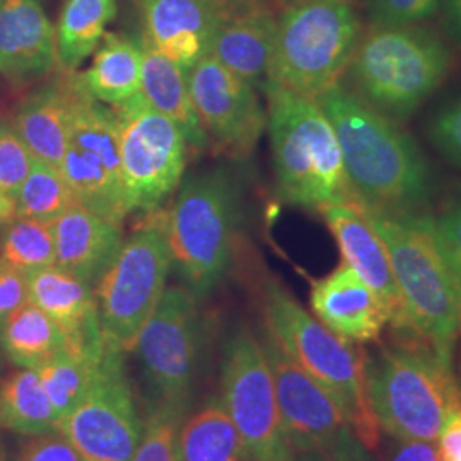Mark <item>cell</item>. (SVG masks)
Masks as SVG:
<instances>
[{"instance_id":"30","label":"cell","mask_w":461,"mask_h":461,"mask_svg":"<svg viewBox=\"0 0 461 461\" xmlns=\"http://www.w3.org/2000/svg\"><path fill=\"white\" fill-rule=\"evenodd\" d=\"M59 426V417L36 369H17L0 378V430L33 436Z\"/></svg>"},{"instance_id":"37","label":"cell","mask_w":461,"mask_h":461,"mask_svg":"<svg viewBox=\"0 0 461 461\" xmlns=\"http://www.w3.org/2000/svg\"><path fill=\"white\" fill-rule=\"evenodd\" d=\"M429 140L447 163L461 167V95L441 106L429 123Z\"/></svg>"},{"instance_id":"16","label":"cell","mask_w":461,"mask_h":461,"mask_svg":"<svg viewBox=\"0 0 461 461\" xmlns=\"http://www.w3.org/2000/svg\"><path fill=\"white\" fill-rule=\"evenodd\" d=\"M272 371L280 419L291 449L327 456L339 434L348 428L329 392L294 363L265 331L260 340Z\"/></svg>"},{"instance_id":"31","label":"cell","mask_w":461,"mask_h":461,"mask_svg":"<svg viewBox=\"0 0 461 461\" xmlns=\"http://www.w3.org/2000/svg\"><path fill=\"white\" fill-rule=\"evenodd\" d=\"M74 203H77V200L62 173L33 158L32 169L17 197L16 217L51 224Z\"/></svg>"},{"instance_id":"26","label":"cell","mask_w":461,"mask_h":461,"mask_svg":"<svg viewBox=\"0 0 461 461\" xmlns=\"http://www.w3.org/2000/svg\"><path fill=\"white\" fill-rule=\"evenodd\" d=\"M84 89L93 99L113 106L140 93L142 45L123 34L103 36L91 67L79 74Z\"/></svg>"},{"instance_id":"2","label":"cell","mask_w":461,"mask_h":461,"mask_svg":"<svg viewBox=\"0 0 461 461\" xmlns=\"http://www.w3.org/2000/svg\"><path fill=\"white\" fill-rule=\"evenodd\" d=\"M388 330V339L363 347L369 405L390 438L438 441L461 409L453 356L412 325Z\"/></svg>"},{"instance_id":"38","label":"cell","mask_w":461,"mask_h":461,"mask_svg":"<svg viewBox=\"0 0 461 461\" xmlns=\"http://www.w3.org/2000/svg\"><path fill=\"white\" fill-rule=\"evenodd\" d=\"M14 461H84L60 429L24 436Z\"/></svg>"},{"instance_id":"35","label":"cell","mask_w":461,"mask_h":461,"mask_svg":"<svg viewBox=\"0 0 461 461\" xmlns=\"http://www.w3.org/2000/svg\"><path fill=\"white\" fill-rule=\"evenodd\" d=\"M33 165V154L14 125H0V226L16 219L17 197Z\"/></svg>"},{"instance_id":"5","label":"cell","mask_w":461,"mask_h":461,"mask_svg":"<svg viewBox=\"0 0 461 461\" xmlns=\"http://www.w3.org/2000/svg\"><path fill=\"white\" fill-rule=\"evenodd\" d=\"M451 51L428 28L371 26L347 67L350 91L379 115L405 122L449 77Z\"/></svg>"},{"instance_id":"44","label":"cell","mask_w":461,"mask_h":461,"mask_svg":"<svg viewBox=\"0 0 461 461\" xmlns=\"http://www.w3.org/2000/svg\"><path fill=\"white\" fill-rule=\"evenodd\" d=\"M446 24L461 43V0H443Z\"/></svg>"},{"instance_id":"43","label":"cell","mask_w":461,"mask_h":461,"mask_svg":"<svg viewBox=\"0 0 461 461\" xmlns=\"http://www.w3.org/2000/svg\"><path fill=\"white\" fill-rule=\"evenodd\" d=\"M439 441L445 461H461V409L446 422Z\"/></svg>"},{"instance_id":"49","label":"cell","mask_w":461,"mask_h":461,"mask_svg":"<svg viewBox=\"0 0 461 461\" xmlns=\"http://www.w3.org/2000/svg\"><path fill=\"white\" fill-rule=\"evenodd\" d=\"M2 363H4V361H2V350H0V373H2Z\"/></svg>"},{"instance_id":"46","label":"cell","mask_w":461,"mask_h":461,"mask_svg":"<svg viewBox=\"0 0 461 461\" xmlns=\"http://www.w3.org/2000/svg\"><path fill=\"white\" fill-rule=\"evenodd\" d=\"M279 5H284L285 9L287 7H293V5H301V4H310V2H323V0H276Z\"/></svg>"},{"instance_id":"24","label":"cell","mask_w":461,"mask_h":461,"mask_svg":"<svg viewBox=\"0 0 461 461\" xmlns=\"http://www.w3.org/2000/svg\"><path fill=\"white\" fill-rule=\"evenodd\" d=\"M55 238V265L91 284H98L103 274L123 245L122 226L74 203L51 222Z\"/></svg>"},{"instance_id":"11","label":"cell","mask_w":461,"mask_h":461,"mask_svg":"<svg viewBox=\"0 0 461 461\" xmlns=\"http://www.w3.org/2000/svg\"><path fill=\"white\" fill-rule=\"evenodd\" d=\"M221 402L253 461H289L272 371L262 342L247 327L230 333L221 363Z\"/></svg>"},{"instance_id":"13","label":"cell","mask_w":461,"mask_h":461,"mask_svg":"<svg viewBox=\"0 0 461 461\" xmlns=\"http://www.w3.org/2000/svg\"><path fill=\"white\" fill-rule=\"evenodd\" d=\"M123 356L106 347L89 393L57 426L84 461H129L142 436L144 420L125 375Z\"/></svg>"},{"instance_id":"19","label":"cell","mask_w":461,"mask_h":461,"mask_svg":"<svg viewBox=\"0 0 461 461\" xmlns=\"http://www.w3.org/2000/svg\"><path fill=\"white\" fill-rule=\"evenodd\" d=\"M321 212L342 253V262L348 265L381 301L388 314L386 327L398 329L411 325L386 248L363 205L357 200H348L331 203L321 209Z\"/></svg>"},{"instance_id":"20","label":"cell","mask_w":461,"mask_h":461,"mask_svg":"<svg viewBox=\"0 0 461 461\" xmlns=\"http://www.w3.org/2000/svg\"><path fill=\"white\" fill-rule=\"evenodd\" d=\"M310 304L331 333L354 346L376 344L388 325L378 296L344 262L329 276L313 280Z\"/></svg>"},{"instance_id":"39","label":"cell","mask_w":461,"mask_h":461,"mask_svg":"<svg viewBox=\"0 0 461 461\" xmlns=\"http://www.w3.org/2000/svg\"><path fill=\"white\" fill-rule=\"evenodd\" d=\"M434 226L461 301V197L451 202L445 212L434 219Z\"/></svg>"},{"instance_id":"4","label":"cell","mask_w":461,"mask_h":461,"mask_svg":"<svg viewBox=\"0 0 461 461\" xmlns=\"http://www.w3.org/2000/svg\"><path fill=\"white\" fill-rule=\"evenodd\" d=\"M265 331L333 398L347 426L369 451L379 445V424L369 405L363 347L348 344L308 313L279 280L260 291Z\"/></svg>"},{"instance_id":"3","label":"cell","mask_w":461,"mask_h":461,"mask_svg":"<svg viewBox=\"0 0 461 461\" xmlns=\"http://www.w3.org/2000/svg\"><path fill=\"white\" fill-rule=\"evenodd\" d=\"M276 190L284 203L325 209L356 200L333 125L314 99L267 84Z\"/></svg>"},{"instance_id":"25","label":"cell","mask_w":461,"mask_h":461,"mask_svg":"<svg viewBox=\"0 0 461 461\" xmlns=\"http://www.w3.org/2000/svg\"><path fill=\"white\" fill-rule=\"evenodd\" d=\"M140 41V40H139ZM142 83L140 95L149 104L169 118L185 137L186 146L195 152L209 148V137L203 132L194 108L186 70L171 59L142 43Z\"/></svg>"},{"instance_id":"48","label":"cell","mask_w":461,"mask_h":461,"mask_svg":"<svg viewBox=\"0 0 461 461\" xmlns=\"http://www.w3.org/2000/svg\"><path fill=\"white\" fill-rule=\"evenodd\" d=\"M456 333H460L461 337V301H460V310H458V331ZM460 375H461V366H460Z\"/></svg>"},{"instance_id":"50","label":"cell","mask_w":461,"mask_h":461,"mask_svg":"<svg viewBox=\"0 0 461 461\" xmlns=\"http://www.w3.org/2000/svg\"><path fill=\"white\" fill-rule=\"evenodd\" d=\"M460 390H461V375H460Z\"/></svg>"},{"instance_id":"34","label":"cell","mask_w":461,"mask_h":461,"mask_svg":"<svg viewBox=\"0 0 461 461\" xmlns=\"http://www.w3.org/2000/svg\"><path fill=\"white\" fill-rule=\"evenodd\" d=\"M186 412L188 403L156 402L149 409L142 436L129 461H182L180 430Z\"/></svg>"},{"instance_id":"12","label":"cell","mask_w":461,"mask_h":461,"mask_svg":"<svg viewBox=\"0 0 461 461\" xmlns=\"http://www.w3.org/2000/svg\"><path fill=\"white\" fill-rule=\"evenodd\" d=\"M60 173L86 209L120 226L131 214L113 110L91 98L86 89L74 112Z\"/></svg>"},{"instance_id":"18","label":"cell","mask_w":461,"mask_h":461,"mask_svg":"<svg viewBox=\"0 0 461 461\" xmlns=\"http://www.w3.org/2000/svg\"><path fill=\"white\" fill-rule=\"evenodd\" d=\"M26 277L30 301L60 329L67 354L101 363L108 346L99 323L95 287L57 265L30 272Z\"/></svg>"},{"instance_id":"29","label":"cell","mask_w":461,"mask_h":461,"mask_svg":"<svg viewBox=\"0 0 461 461\" xmlns=\"http://www.w3.org/2000/svg\"><path fill=\"white\" fill-rule=\"evenodd\" d=\"M116 0H66L55 28L57 57L62 70L74 72L95 53L115 19Z\"/></svg>"},{"instance_id":"27","label":"cell","mask_w":461,"mask_h":461,"mask_svg":"<svg viewBox=\"0 0 461 461\" xmlns=\"http://www.w3.org/2000/svg\"><path fill=\"white\" fill-rule=\"evenodd\" d=\"M0 350L19 369H40L67 346L49 314L28 301L0 323Z\"/></svg>"},{"instance_id":"32","label":"cell","mask_w":461,"mask_h":461,"mask_svg":"<svg viewBox=\"0 0 461 461\" xmlns=\"http://www.w3.org/2000/svg\"><path fill=\"white\" fill-rule=\"evenodd\" d=\"M98 369L99 363L74 357L67 352L36 369L59 422L89 393Z\"/></svg>"},{"instance_id":"41","label":"cell","mask_w":461,"mask_h":461,"mask_svg":"<svg viewBox=\"0 0 461 461\" xmlns=\"http://www.w3.org/2000/svg\"><path fill=\"white\" fill-rule=\"evenodd\" d=\"M386 461H445L436 441L392 438L386 445Z\"/></svg>"},{"instance_id":"10","label":"cell","mask_w":461,"mask_h":461,"mask_svg":"<svg viewBox=\"0 0 461 461\" xmlns=\"http://www.w3.org/2000/svg\"><path fill=\"white\" fill-rule=\"evenodd\" d=\"M110 108L118 127L129 212H152L182 183L186 165L185 137L140 93Z\"/></svg>"},{"instance_id":"21","label":"cell","mask_w":461,"mask_h":461,"mask_svg":"<svg viewBox=\"0 0 461 461\" xmlns=\"http://www.w3.org/2000/svg\"><path fill=\"white\" fill-rule=\"evenodd\" d=\"M83 93L79 74L62 70L57 79L43 84L21 101L14 129L34 159L60 171L74 112Z\"/></svg>"},{"instance_id":"6","label":"cell","mask_w":461,"mask_h":461,"mask_svg":"<svg viewBox=\"0 0 461 461\" xmlns=\"http://www.w3.org/2000/svg\"><path fill=\"white\" fill-rule=\"evenodd\" d=\"M366 214L384 243L411 325L453 356L460 301L434 217L383 214L367 209Z\"/></svg>"},{"instance_id":"33","label":"cell","mask_w":461,"mask_h":461,"mask_svg":"<svg viewBox=\"0 0 461 461\" xmlns=\"http://www.w3.org/2000/svg\"><path fill=\"white\" fill-rule=\"evenodd\" d=\"M0 258L24 274L55 265V238L51 224L16 217L5 224L0 240Z\"/></svg>"},{"instance_id":"14","label":"cell","mask_w":461,"mask_h":461,"mask_svg":"<svg viewBox=\"0 0 461 461\" xmlns=\"http://www.w3.org/2000/svg\"><path fill=\"white\" fill-rule=\"evenodd\" d=\"M200 339L202 316L198 297L188 287H166L132 350L139 356L156 402H190Z\"/></svg>"},{"instance_id":"40","label":"cell","mask_w":461,"mask_h":461,"mask_svg":"<svg viewBox=\"0 0 461 461\" xmlns=\"http://www.w3.org/2000/svg\"><path fill=\"white\" fill-rule=\"evenodd\" d=\"M28 301L30 294L26 274L0 258V323Z\"/></svg>"},{"instance_id":"1","label":"cell","mask_w":461,"mask_h":461,"mask_svg":"<svg viewBox=\"0 0 461 461\" xmlns=\"http://www.w3.org/2000/svg\"><path fill=\"white\" fill-rule=\"evenodd\" d=\"M314 101L333 125L347 180L364 209L422 214L436 185L428 158L412 137L340 83Z\"/></svg>"},{"instance_id":"42","label":"cell","mask_w":461,"mask_h":461,"mask_svg":"<svg viewBox=\"0 0 461 461\" xmlns=\"http://www.w3.org/2000/svg\"><path fill=\"white\" fill-rule=\"evenodd\" d=\"M329 461H376L369 449L354 436L350 429L346 428L327 453Z\"/></svg>"},{"instance_id":"15","label":"cell","mask_w":461,"mask_h":461,"mask_svg":"<svg viewBox=\"0 0 461 461\" xmlns=\"http://www.w3.org/2000/svg\"><path fill=\"white\" fill-rule=\"evenodd\" d=\"M188 89L209 144L234 159L248 158L267 129L265 112L255 87L203 55L186 70Z\"/></svg>"},{"instance_id":"36","label":"cell","mask_w":461,"mask_h":461,"mask_svg":"<svg viewBox=\"0 0 461 461\" xmlns=\"http://www.w3.org/2000/svg\"><path fill=\"white\" fill-rule=\"evenodd\" d=\"M443 0H367L373 26H413L436 16Z\"/></svg>"},{"instance_id":"17","label":"cell","mask_w":461,"mask_h":461,"mask_svg":"<svg viewBox=\"0 0 461 461\" xmlns=\"http://www.w3.org/2000/svg\"><path fill=\"white\" fill-rule=\"evenodd\" d=\"M214 30L209 55L245 83L264 89L277 19L268 0H211Z\"/></svg>"},{"instance_id":"23","label":"cell","mask_w":461,"mask_h":461,"mask_svg":"<svg viewBox=\"0 0 461 461\" xmlns=\"http://www.w3.org/2000/svg\"><path fill=\"white\" fill-rule=\"evenodd\" d=\"M140 41L185 70L207 55L214 30L211 0H133Z\"/></svg>"},{"instance_id":"28","label":"cell","mask_w":461,"mask_h":461,"mask_svg":"<svg viewBox=\"0 0 461 461\" xmlns=\"http://www.w3.org/2000/svg\"><path fill=\"white\" fill-rule=\"evenodd\" d=\"M182 461H253L221 398L209 400L185 419L180 430Z\"/></svg>"},{"instance_id":"9","label":"cell","mask_w":461,"mask_h":461,"mask_svg":"<svg viewBox=\"0 0 461 461\" xmlns=\"http://www.w3.org/2000/svg\"><path fill=\"white\" fill-rule=\"evenodd\" d=\"M165 221L166 214L149 212L95 285L106 346L123 354L132 352L167 287L173 260Z\"/></svg>"},{"instance_id":"45","label":"cell","mask_w":461,"mask_h":461,"mask_svg":"<svg viewBox=\"0 0 461 461\" xmlns=\"http://www.w3.org/2000/svg\"><path fill=\"white\" fill-rule=\"evenodd\" d=\"M289 461H329V458L320 455V453H296V451H293V456Z\"/></svg>"},{"instance_id":"22","label":"cell","mask_w":461,"mask_h":461,"mask_svg":"<svg viewBox=\"0 0 461 461\" xmlns=\"http://www.w3.org/2000/svg\"><path fill=\"white\" fill-rule=\"evenodd\" d=\"M57 67L55 28L40 0H0V72L28 83Z\"/></svg>"},{"instance_id":"47","label":"cell","mask_w":461,"mask_h":461,"mask_svg":"<svg viewBox=\"0 0 461 461\" xmlns=\"http://www.w3.org/2000/svg\"><path fill=\"white\" fill-rule=\"evenodd\" d=\"M0 461H13L11 460V456H9V451H7V447L5 445L0 441Z\"/></svg>"},{"instance_id":"8","label":"cell","mask_w":461,"mask_h":461,"mask_svg":"<svg viewBox=\"0 0 461 461\" xmlns=\"http://www.w3.org/2000/svg\"><path fill=\"white\" fill-rule=\"evenodd\" d=\"M238 221V185L224 169L188 178L166 214L171 260L195 296L211 294L228 274Z\"/></svg>"},{"instance_id":"7","label":"cell","mask_w":461,"mask_h":461,"mask_svg":"<svg viewBox=\"0 0 461 461\" xmlns=\"http://www.w3.org/2000/svg\"><path fill=\"white\" fill-rule=\"evenodd\" d=\"M361 36V17L350 0L287 7L277 17L267 84L320 98L340 83Z\"/></svg>"}]
</instances>
